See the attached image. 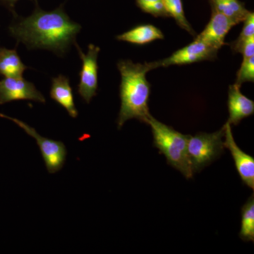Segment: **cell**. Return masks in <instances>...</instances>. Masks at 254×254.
Masks as SVG:
<instances>
[{"mask_svg": "<svg viewBox=\"0 0 254 254\" xmlns=\"http://www.w3.org/2000/svg\"><path fill=\"white\" fill-rule=\"evenodd\" d=\"M81 25L73 22L60 7L54 11L37 8L26 18H20L9 27L12 36L28 49L49 50L63 56L81 31Z\"/></svg>", "mask_w": 254, "mask_h": 254, "instance_id": "obj_1", "label": "cell"}, {"mask_svg": "<svg viewBox=\"0 0 254 254\" xmlns=\"http://www.w3.org/2000/svg\"><path fill=\"white\" fill-rule=\"evenodd\" d=\"M118 67L122 79L120 91L121 108L118 120L119 129L131 119L146 123L151 115L148 108L150 84L147 81L146 74L150 70L158 67L157 62L135 64L129 60H120Z\"/></svg>", "mask_w": 254, "mask_h": 254, "instance_id": "obj_2", "label": "cell"}, {"mask_svg": "<svg viewBox=\"0 0 254 254\" xmlns=\"http://www.w3.org/2000/svg\"><path fill=\"white\" fill-rule=\"evenodd\" d=\"M146 124L151 127L153 144L161 154L165 155L169 165L177 169L187 179L192 178L187 154V143L190 135H184L165 124L160 123L150 115Z\"/></svg>", "mask_w": 254, "mask_h": 254, "instance_id": "obj_3", "label": "cell"}, {"mask_svg": "<svg viewBox=\"0 0 254 254\" xmlns=\"http://www.w3.org/2000/svg\"><path fill=\"white\" fill-rule=\"evenodd\" d=\"M225 127L214 133H196L190 136L187 143V154L190 168L194 174L215 161L224 153Z\"/></svg>", "mask_w": 254, "mask_h": 254, "instance_id": "obj_4", "label": "cell"}, {"mask_svg": "<svg viewBox=\"0 0 254 254\" xmlns=\"http://www.w3.org/2000/svg\"><path fill=\"white\" fill-rule=\"evenodd\" d=\"M0 117L14 122L29 136L33 137L36 139L41 149V154L43 155L48 173L54 174L59 172L63 168L66 161V148L63 142L55 141L41 136L33 127L17 119L10 118L1 113Z\"/></svg>", "mask_w": 254, "mask_h": 254, "instance_id": "obj_5", "label": "cell"}, {"mask_svg": "<svg viewBox=\"0 0 254 254\" xmlns=\"http://www.w3.org/2000/svg\"><path fill=\"white\" fill-rule=\"evenodd\" d=\"M78 54L82 60V68L79 73V83L78 93L87 103H90L92 98L97 95L98 88V58L100 49L99 47L90 44L88 53L84 54L80 47L76 44Z\"/></svg>", "mask_w": 254, "mask_h": 254, "instance_id": "obj_6", "label": "cell"}, {"mask_svg": "<svg viewBox=\"0 0 254 254\" xmlns=\"http://www.w3.org/2000/svg\"><path fill=\"white\" fill-rule=\"evenodd\" d=\"M218 50L209 46L204 42L195 39L190 45L175 52L171 56L157 62L158 67L184 65L204 61L213 60L218 57Z\"/></svg>", "mask_w": 254, "mask_h": 254, "instance_id": "obj_7", "label": "cell"}, {"mask_svg": "<svg viewBox=\"0 0 254 254\" xmlns=\"http://www.w3.org/2000/svg\"><path fill=\"white\" fill-rule=\"evenodd\" d=\"M22 100L46 103V98L34 84L23 77H5L0 81V105Z\"/></svg>", "mask_w": 254, "mask_h": 254, "instance_id": "obj_8", "label": "cell"}, {"mask_svg": "<svg viewBox=\"0 0 254 254\" xmlns=\"http://www.w3.org/2000/svg\"><path fill=\"white\" fill-rule=\"evenodd\" d=\"M225 148L230 150L235 161L237 172L242 181L252 190H254V158L241 150L237 145L232 135L231 125L226 123L225 125Z\"/></svg>", "mask_w": 254, "mask_h": 254, "instance_id": "obj_9", "label": "cell"}, {"mask_svg": "<svg viewBox=\"0 0 254 254\" xmlns=\"http://www.w3.org/2000/svg\"><path fill=\"white\" fill-rule=\"evenodd\" d=\"M234 26L236 24L231 19L212 9L210 21L204 30L195 37V39L204 42L209 46L219 50L225 44V37Z\"/></svg>", "mask_w": 254, "mask_h": 254, "instance_id": "obj_10", "label": "cell"}, {"mask_svg": "<svg viewBox=\"0 0 254 254\" xmlns=\"http://www.w3.org/2000/svg\"><path fill=\"white\" fill-rule=\"evenodd\" d=\"M241 86L235 83L229 87L228 111L227 123L237 125L243 119L248 118L254 113V102L242 94Z\"/></svg>", "mask_w": 254, "mask_h": 254, "instance_id": "obj_11", "label": "cell"}, {"mask_svg": "<svg viewBox=\"0 0 254 254\" xmlns=\"http://www.w3.org/2000/svg\"><path fill=\"white\" fill-rule=\"evenodd\" d=\"M50 95L52 99L66 109L69 116L73 118H77L78 111L75 106L72 88L70 86L68 77L59 75L53 78Z\"/></svg>", "mask_w": 254, "mask_h": 254, "instance_id": "obj_12", "label": "cell"}, {"mask_svg": "<svg viewBox=\"0 0 254 254\" xmlns=\"http://www.w3.org/2000/svg\"><path fill=\"white\" fill-rule=\"evenodd\" d=\"M120 41L127 42L133 44L143 45L151 43L155 40L163 39V32L153 25H141L132 28L130 31L117 36Z\"/></svg>", "mask_w": 254, "mask_h": 254, "instance_id": "obj_13", "label": "cell"}, {"mask_svg": "<svg viewBox=\"0 0 254 254\" xmlns=\"http://www.w3.org/2000/svg\"><path fill=\"white\" fill-rule=\"evenodd\" d=\"M27 68L16 50L0 47V74L5 77H22L23 73Z\"/></svg>", "mask_w": 254, "mask_h": 254, "instance_id": "obj_14", "label": "cell"}, {"mask_svg": "<svg viewBox=\"0 0 254 254\" xmlns=\"http://www.w3.org/2000/svg\"><path fill=\"white\" fill-rule=\"evenodd\" d=\"M211 9L215 10L231 19L235 24L245 21L251 11L239 0H209Z\"/></svg>", "mask_w": 254, "mask_h": 254, "instance_id": "obj_15", "label": "cell"}, {"mask_svg": "<svg viewBox=\"0 0 254 254\" xmlns=\"http://www.w3.org/2000/svg\"><path fill=\"white\" fill-rule=\"evenodd\" d=\"M240 237L245 242H254V195L248 198L242 208Z\"/></svg>", "mask_w": 254, "mask_h": 254, "instance_id": "obj_16", "label": "cell"}, {"mask_svg": "<svg viewBox=\"0 0 254 254\" xmlns=\"http://www.w3.org/2000/svg\"><path fill=\"white\" fill-rule=\"evenodd\" d=\"M164 3L169 15L175 18L178 26L188 32L191 36H196V33L185 16L182 0H164Z\"/></svg>", "mask_w": 254, "mask_h": 254, "instance_id": "obj_17", "label": "cell"}, {"mask_svg": "<svg viewBox=\"0 0 254 254\" xmlns=\"http://www.w3.org/2000/svg\"><path fill=\"white\" fill-rule=\"evenodd\" d=\"M138 7L155 17H170L164 0H136Z\"/></svg>", "mask_w": 254, "mask_h": 254, "instance_id": "obj_18", "label": "cell"}, {"mask_svg": "<svg viewBox=\"0 0 254 254\" xmlns=\"http://www.w3.org/2000/svg\"><path fill=\"white\" fill-rule=\"evenodd\" d=\"M244 22H245V24H244L240 36L236 41L232 42L231 44L232 50L235 53H238L240 47L246 41L254 36V12H250L247 17L245 18Z\"/></svg>", "mask_w": 254, "mask_h": 254, "instance_id": "obj_19", "label": "cell"}, {"mask_svg": "<svg viewBox=\"0 0 254 254\" xmlns=\"http://www.w3.org/2000/svg\"><path fill=\"white\" fill-rule=\"evenodd\" d=\"M254 81V56L244 60L238 72H237L236 84L242 86L245 82Z\"/></svg>", "mask_w": 254, "mask_h": 254, "instance_id": "obj_20", "label": "cell"}, {"mask_svg": "<svg viewBox=\"0 0 254 254\" xmlns=\"http://www.w3.org/2000/svg\"><path fill=\"white\" fill-rule=\"evenodd\" d=\"M238 53L243 55L244 60H247L251 57L254 56V36L246 41L242 45Z\"/></svg>", "mask_w": 254, "mask_h": 254, "instance_id": "obj_21", "label": "cell"}, {"mask_svg": "<svg viewBox=\"0 0 254 254\" xmlns=\"http://www.w3.org/2000/svg\"><path fill=\"white\" fill-rule=\"evenodd\" d=\"M0 1L6 3V4L12 5L14 3L16 2V1H18V0H0Z\"/></svg>", "mask_w": 254, "mask_h": 254, "instance_id": "obj_22", "label": "cell"}]
</instances>
